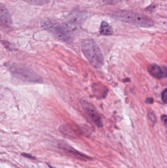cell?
Here are the masks:
<instances>
[{
    "instance_id": "obj_1",
    "label": "cell",
    "mask_w": 167,
    "mask_h": 168,
    "mask_svg": "<svg viewBox=\"0 0 167 168\" xmlns=\"http://www.w3.org/2000/svg\"><path fill=\"white\" fill-rule=\"evenodd\" d=\"M82 50L90 63L96 69H100L104 63V57L98 44L91 39L83 40Z\"/></svg>"
},
{
    "instance_id": "obj_2",
    "label": "cell",
    "mask_w": 167,
    "mask_h": 168,
    "mask_svg": "<svg viewBox=\"0 0 167 168\" xmlns=\"http://www.w3.org/2000/svg\"><path fill=\"white\" fill-rule=\"evenodd\" d=\"M116 17L122 22L140 27H151L154 25V22L151 19L138 13L122 11L117 14Z\"/></svg>"
},
{
    "instance_id": "obj_3",
    "label": "cell",
    "mask_w": 167,
    "mask_h": 168,
    "mask_svg": "<svg viewBox=\"0 0 167 168\" xmlns=\"http://www.w3.org/2000/svg\"><path fill=\"white\" fill-rule=\"evenodd\" d=\"M8 69L13 75L19 79L30 83H42L41 77L31 69L19 66L18 64H8Z\"/></svg>"
},
{
    "instance_id": "obj_4",
    "label": "cell",
    "mask_w": 167,
    "mask_h": 168,
    "mask_svg": "<svg viewBox=\"0 0 167 168\" xmlns=\"http://www.w3.org/2000/svg\"><path fill=\"white\" fill-rule=\"evenodd\" d=\"M43 27L54 34L56 37L63 41H68L71 38L68 31L58 24L53 23L47 20L43 23Z\"/></svg>"
},
{
    "instance_id": "obj_5",
    "label": "cell",
    "mask_w": 167,
    "mask_h": 168,
    "mask_svg": "<svg viewBox=\"0 0 167 168\" xmlns=\"http://www.w3.org/2000/svg\"><path fill=\"white\" fill-rule=\"evenodd\" d=\"M82 107L86 114L89 116L91 120L95 123L97 126L101 127L102 126V123L98 111L95 107L91 103L85 100H81L80 101Z\"/></svg>"
},
{
    "instance_id": "obj_6",
    "label": "cell",
    "mask_w": 167,
    "mask_h": 168,
    "mask_svg": "<svg viewBox=\"0 0 167 168\" xmlns=\"http://www.w3.org/2000/svg\"><path fill=\"white\" fill-rule=\"evenodd\" d=\"M148 71L152 76L158 79L167 77V66H159L157 64H151L148 67Z\"/></svg>"
},
{
    "instance_id": "obj_7",
    "label": "cell",
    "mask_w": 167,
    "mask_h": 168,
    "mask_svg": "<svg viewBox=\"0 0 167 168\" xmlns=\"http://www.w3.org/2000/svg\"><path fill=\"white\" fill-rule=\"evenodd\" d=\"M0 21L1 25L9 27L12 25L11 15L5 6L2 4L0 5Z\"/></svg>"
},
{
    "instance_id": "obj_8",
    "label": "cell",
    "mask_w": 167,
    "mask_h": 168,
    "mask_svg": "<svg viewBox=\"0 0 167 168\" xmlns=\"http://www.w3.org/2000/svg\"><path fill=\"white\" fill-rule=\"evenodd\" d=\"M92 91L96 96L102 98L106 96L108 89L102 84L94 83L92 86Z\"/></svg>"
},
{
    "instance_id": "obj_9",
    "label": "cell",
    "mask_w": 167,
    "mask_h": 168,
    "mask_svg": "<svg viewBox=\"0 0 167 168\" xmlns=\"http://www.w3.org/2000/svg\"><path fill=\"white\" fill-rule=\"evenodd\" d=\"M99 32L102 35L110 36L113 34V30L111 26L107 22L103 21L101 24Z\"/></svg>"
},
{
    "instance_id": "obj_10",
    "label": "cell",
    "mask_w": 167,
    "mask_h": 168,
    "mask_svg": "<svg viewBox=\"0 0 167 168\" xmlns=\"http://www.w3.org/2000/svg\"><path fill=\"white\" fill-rule=\"evenodd\" d=\"M62 148L63 149L67 150L68 152H70L71 154L73 155H76V156H78V157L79 156V159L89 158L88 157L84 155H82L81 153L76 151V150H74V149H71V148H70V147L69 148L67 146H63V145H62Z\"/></svg>"
},
{
    "instance_id": "obj_11",
    "label": "cell",
    "mask_w": 167,
    "mask_h": 168,
    "mask_svg": "<svg viewBox=\"0 0 167 168\" xmlns=\"http://www.w3.org/2000/svg\"><path fill=\"white\" fill-rule=\"evenodd\" d=\"M27 3H29L30 4H34V5H42L48 3L50 0H23Z\"/></svg>"
},
{
    "instance_id": "obj_12",
    "label": "cell",
    "mask_w": 167,
    "mask_h": 168,
    "mask_svg": "<svg viewBox=\"0 0 167 168\" xmlns=\"http://www.w3.org/2000/svg\"><path fill=\"white\" fill-rule=\"evenodd\" d=\"M162 100L163 102L167 103V88L165 89L162 93Z\"/></svg>"
},
{
    "instance_id": "obj_13",
    "label": "cell",
    "mask_w": 167,
    "mask_h": 168,
    "mask_svg": "<svg viewBox=\"0 0 167 168\" xmlns=\"http://www.w3.org/2000/svg\"><path fill=\"white\" fill-rule=\"evenodd\" d=\"M161 119L164 125L167 128V116L165 115H162Z\"/></svg>"
},
{
    "instance_id": "obj_14",
    "label": "cell",
    "mask_w": 167,
    "mask_h": 168,
    "mask_svg": "<svg viewBox=\"0 0 167 168\" xmlns=\"http://www.w3.org/2000/svg\"><path fill=\"white\" fill-rule=\"evenodd\" d=\"M119 0H103V1L106 4H114L118 3Z\"/></svg>"
},
{
    "instance_id": "obj_15",
    "label": "cell",
    "mask_w": 167,
    "mask_h": 168,
    "mask_svg": "<svg viewBox=\"0 0 167 168\" xmlns=\"http://www.w3.org/2000/svg\"><path fill=\"white\" fill-rule=\"evenodd\" d=\"M22 155L24 156V157H27V158L30 159H35L36 157L33 156L31 155L30 154H27V153H22Z\"/></svg>"
},
{
    "instance_id": "obj_16",
    "label": "cell",
    "mask_w": 167,
    "mask_h": 168,
    "mask_svg": "<svg viewBox=\"0 0 167 168\" xmlns=\"http://www.w3.org/2000/svg\"><path fill=\"white\" fill-rule=\"evenodd\" d=\"M145 102L148 104H152L154 102V99H152V98H148V99H146Z\"/></svg>"
},
{
    "instance_id": "obj_17",
    "label": "cell",
    "mask_w": 167,
    "mask_h": 168,
    "mask_svg": "<svg viewBox=\"0 0 167 168\" xmlns=\"http://www.w3.org/2000/svg\"><path fill=\"white\" fill-rule=\"evenodd\" d=\"M48 166L50 167V168H54L52 167V166H50V165H49V164H48Z\"/></svg>"
}]
</instances>
